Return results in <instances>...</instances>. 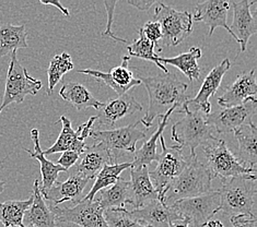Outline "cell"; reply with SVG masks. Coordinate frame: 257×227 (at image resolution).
Listing matches in <instances>:
<instances>
[{"instance_id": "obj_14", "label": "cell", "mask_w": 257, "mask_h": 227, "mask_svg": "<svg viewBox=\"0 0 257 227\" xmlns=\"http://www.w3.org/2000/svg\"><path fill=\"white\" fill-rule=\"evenodd\" d=\"M255 4L256 2L248 0L230 3V7L233 9V22L231 24L230 34L240 44L241 53L246 51L250 36L257 32L256 17L250 11V7Z\"/></svg>"}, {"instance_id": "obj_22", "label": "cell", "mask_w": 257, "mask_h": 227, "mask_svg": "<svg viewBox=\"0 0 257 227\" xmlns=\"http://www.w3.org/2000/svg\"><path fill=\"white\" fill-rule=\"evenodd\" d=\"M130 190V205L133 208H139L152 200H159V193L150 179L148 166L131 168Z\"/></svg>"}, {"instance_id": "obj_40", "label": "cell", "mask_w": 257, "mask_h": 227, "mask_svg": "<svg viewBox=\"0 0 257 227\" xmlns=\"http://www.w3.org/2000/svg\"><path fill=\"white\" fill-rule=\"evenodd\" d=\"M230 223L233 227H256V216H253V215L231 216Z\"/></svg>"}, {"instance_id": "obj_3", "label": "cell", "mask_w": 257, "mask_h": 227, "mask_svg": "<svg viewBox=\"0 0 257 227\" xmlns=\"http://www.w3.org/2000/svg\"><path fill=\"white\" fill-rule=\"evenodd\" d=\"M220 195V211L226 215H253L256 205V175H240L222 179L217 190Z\"/></svg>"}, {"instance_id": "obj_43", "label": "cell", "mask_w": 257, "mask_h": 227, "mask_svg": "<svg viewBox=\"0 0 257 227\" xmlns=\"http://www.w3.org/2000/svg\"><path fill=\"white\" fill-rule=\"evenodd\" d=\"M169 227H189V222L186 218H177L171 222Z\"/></svg>"}, {"instance_id": "obj_10", "label": "cell", "mask_w": 257, "mask_h": 227, "mask_svg": "<svg viewBox=\"0 0 257 227\" xmlns=\"http://www.w3.org/2000/svg\"><path fill=\"white\" fill-rule=\"evenodd\" d=\"M182 218H186L189 227H201L220 212L218 191H209L198 197L183 199L170 206Z\"/></svg>"}, {"instance_id": "obj_20", "label": "cell", "mask_w": 257, "mask_h": 227, "mask_svg": "<svg viewBox=\"0 0 257 227\" xmlns=\"http://www.w3.org/2000/svg\"><path fill=\"white\" fill-rule=\"evenodd\" d=\"M128 213L138 222L150 227H169L174 219L182 218L172 207L167 206L160 200H152L142 207L128 210Z\"/></svg>"}, {"instance_id": "obj_31", "label": "cell", "mask_w": 257, "mask_h": 227, "mask_svg": "<svg viewBox=\"0 0 257 227\" xmlns=\"http://www.w3.org/2000/svg\"><path fill=\"white\" fill-rule=\"evenodd\" d=\"M99 193L100 195L96 200L100 202L104 211L108 208H124L126 204H130L131 200L130 181L120 177L113 186L101 190Z\"/></svg>"}, {"instance_id": "obj_23", "label": "cell", "mask_w": 257, "mask_h": 227, "mask_svg": "<svg viewBox=\"0 0 257 227\" xmlns=\"http://www.w3.org/2000/svg\"><path fill=\"white\" fill-rule=\"evenodd\" d=\"M39 179H35L33 183V201L31 206L24 214L23 225H32L34 227H55L56 218L50 205L46 203L40 190Z\"/></svg>"}, {"instance_id": "obj_36", "label": "cell", "mask_w": 257, "mask_h": 227, "mask_svg": "<svg viewBox=\"0 0 257 227\" xmlns=\"http://www.w3.org/2000/svg\"><path fill=\"white\" fill-rule=\"evenodd\" d=\"M104 218L108 227H150L131 216L126 207L108 208L104 211Z\"/></svg>"}, {"instance_id": "obj_30", "label": "cell", "mask_w": 257, "mask_h": 227, "mask_svg": "<svg viewBox=\"0 0 257 227\" xmlns=\"http://www.w3.org/2000/svg\"><path fill=\"white\" fill-rule=\"evenodd\" d=\"M201 57V50L198 47H192L187 53L180 54L172 58H159L160 64L173 66L189 79V81H198L200 78V68L198 59Z\"/></svg>"}, {"instance_id": "obj_46", "label": "cell", "mask_w": 257, "mask_h": 227, "mask_svg": "<svg viewBox=\"0 0 257 227\" xmlns=\"http://www.w3.org/2000/svg\"><path fill=\"white\" fill-rule=\"evenodd\" d=\"M23 227H34V226H32V225H24Z\"/></svg>"}, {"instance_id": "obj_24", "label": "cell", "mask_w": 257, "mask_h": 227, "mask_svg": "<svg viewBox=\"0 0 257 227\" xmlns=\"http://www.w3.org/2000/svg\"><path fill=\"white\" fill-rule=\"evenodd\" d=\"M31 138L34 143V151H30L29 149H24L26 152H28L30 156L32 158L38 159L40 162L41 166V175H42V181L40 183V190L41 193L47 191L48 189L54 186V183L57 181L58 174L62 171H67L65 168H63L59 165L51 162L50 159H47L41 149L40 144V131L38 129H32L31 130Z\"/></svg>"}, {"instance_id": "obj_15", "label": "cell", "mask_w": 257, "mask_h": 227, "mask_svg": "<svg viewBox=\"0 0 257 227\" xmlns=\"http://www.w3.org/2000/svg\"><path fill=\"white\" fill-rule=\"evenodd\" d=\"M256 71L252 69L238 75L233 83L226 87L224 93L218 99L220 107H234L248 101H256Z\"/></svg>"}, {"instance_id": "obj_19", "label": "cell", "mask_w": 257, "mask_h": 227, "mask_svg": "<svg viewBox=\"0 0 257 227\" xmlns=\"http://www.w3.org/2000/svg\"><path fill=\"white\" fill-rule=\"evenodd\" d=\"M230 2L225 0H210V2L198 3L196 5V14L193 16V21L204 22L209 28L211 36L217 28H223L231 33L228 26V12Z\"/></svg>"}, {"instance_id": "obj_21", "label": "cell", "mask_w": 257, "mask_h": 227, "mask_svg": "<svg viewBox=\"0 0 257 227\" xmlns=\"http://www.w3.org/2000/svg\"><path fill=\"white\" fill-rule=\"evenodd\" d=\"M111 164H115L111 153L102 143L96 142L85 148L73 169L91 180L94 179L103 166Z\"/></svg>"}, {"instance_id": "obj_17", "label": "cell", "mask_w": 257, "mask_h": 227, "mask_svg": "<svg viewBox=\"0 0 257 227\" xmlns=\"http://www.w3.org/2000/svg\"><path fill=\"white\" fill-rule=\"evenodd\" d=\"M230 67L231 61L226 58L208 73L198 93L193 99H188V106H195V109L201 110L206 116L211 114V104L209 99L216 94V92L220 88V84L222 82L224 75L230 69Z\"/></svg>"}, {"instance_id": "obj_16", "label": "cell", "mask_w": 257, "mask_h": 227, "mask_svg": "<svg viewBox=\"0 0 257 227\" xmlns=\"http://www.w3.org/2000/svg\"><path fill=\"white\" fill-rule=\"evenodd\" d=\"M89 181L88 178L72 169L68 179L64 182L56 181L52 188L43 192L42 195L45 200L52 202L53 205H59L66 201H72L75 204L82 199V192Z\"/></svg>"}, {"instance_id": "obj_26", "label": "cell", "mask_w": 257, "mask_h": 227, "mask_svg": "<svg viewBox=\"0 0 257 227\" xmlns=\"http://www.w3.org/2000/svg\"><path fill=\"white\" fill-rule=\"evenodd\" d=\"M234 138L238 144V159L241 163L253 170H256L257 154V128L255 124L242 126L233 131Z\"/></svg>"}, {"instance_id": "obj_4", "label": "cell", "mask_w": 257, "mask_h": 227, "mask_svg": "<svg viewBox=\"0 0 257 227\" xmlns=\"http://www.w3.org/2000/svg\"><path fill=\"white\" fill-rule=\"evenodd\" d=\"M180 113H184L185 116L172 126L171 137L180 146L188 148L191 154H194L198 146L215 138L213 129L208 125L206 115L199 109H189L187 102L183 104Z\"/></svg>"}, {"instance_id": "obj_9", "label": "cell", "mask_w": 257, "mask_h": 227, "mask_svg": "<svg viewBox=\"0 0 257 227\" xmlns=\"http://www.w3.org/2000/svg\"><path fill=\"white\" fill-rule=\"evenodd\" d=\"M140 120L133 124L120 127L112 130H95L91 132V138H93L97 143H102L111 153L115 164H117L119 156L123 152L135 153L138 141L146 139V132L137 129Z\"/></svg>"}, {"instance_id": "obj_28", "label": "cell", "mask_w": 257, "mask_h": 227, "mask_svg": "<svg viewBox=\"0 0 257 227\" xmlns=\"http://www.w3.org/2000/svg\"><path fill=\"white\" fill-rule=\"evenodd\" d=\"M59 95L64 101L70 103L78 110H84L87 108L101 109L104 105V103L97 101L84 85L78 82L64 84L59 91Z\"/></svg>"}, {"instance_id": "obj_45", "label": "cell", "mask_w": 257, "mask_h": 227, "mask_svg": "<svg viewBox=\"0 0 257 227\" xmlns=\"http://www.w3.org/2000/svg\"><path fill=\"white\" fill-rule=\"evenodd\" d=\"M4 190H5V181L0 180V194L4 192Z\"/></svg>"}, {"instance_id": "obj_13", "label": "cell", "mask_w": 257, "mask_h": 227, "mask_svg": "<svg viewBox=\"0 0 257 227\" xmlns=\"http://www.w3.org/2000/svg\"><path fill=\"white\" fill-rule=\"evenodd\" d=\"M130 56L123 57L121 64L114 68L109 72H102L99 70L91 69H80L77 70L78 73H83L90 77H93L97 81H101L111 88L118 96L128 93V91L137 85L142 84L140 79H136L133 71L130 69Z\"/></svg>"}, {"instance_id": "obj_25", "label": "cell", "mask_w": 257, "mask_h": 227, "mask_svg": "<svg viewBox=\"0 0 257 227\" xmlns=\"http://www.w3.org/2000/svg\"><path fill=\"white\" fill-rule=\"evenodd\" d=\"M177 108H172L171 110L162 116L161 118H159V125L156 132L152 134L151 138L144 142L142 148L135 151V157L134 161L132 162L131 168H138L143 166H149L152 162H157L159 158V153H158V140L163 134V131L165 127H167L169 119Z\"/></svg>"}, {"instance_id": "obj_8", "label": "cell", "mask_w": 257, "mask_h": 227, "mask_svg": "<svg viewBox=\"0 0 257 227\" xmlns=\"http://www.w3.org/2000/svg\"><path fill=\"white\" fill-rule=\"evenodd\" d=\"M155 21L160 24L164 46H177L193 32V16L177 11L162 3L155 8Z\"/></svg>"}, {"instance_id": "obj_37", "label": "cell", "mask_w": 257, "mask_h": 227, "mask_svg": "<svg viewBox=\"0 0 257 227\" xmlns=\"http://www.w3.org/2000/svg\"><path fill=\"white\" fill-rule=\"evenodd\" d=\"M143 32L146 35V38L155 45V48H157L158 53H161L162 47L159 46V41L162 39L160 24H159L157 21L147 22L143 28Z\"/></svg>"}, {"instance_id": "obj_33", "label": "cell", "mask_w": 257, "mask_h": 227, "mask_svg": "<svg viewBox=\"0 0 257 227\" xmlns=\"http://www.w3.org/2000/svg\"><path fill=\"white\" fill-rule=\"evenodd\" d=\"M132 163H121V164H111L105 165L95 176V181L91 188L90 192L85 195L83 200H94L96 194L101 190L106 189L109 186H113L114 183L120 178V174L127 168H131Z\"/></svg>"}, {"instance_id": "obj_42", "label": "cell", "mask_w": 257, "mask_h": 227, "mask_svg": "<svg viewBox=\"0 0 257 227\" xmlns=\"http://www.w3.org/2000/svg\"><path fill=\"white\" fill-rule=\"evenodd\" d=\"M41 4L45 5V6H54V7H56V8H57L60 12H62L63 15H65L66 17H69V16H70L68 9L63 7V5L60 4V3L58 2V0H56V2H44V0H41Z\"/></svg>"}, {"instance_id": "obj_32", "label": "cell", "mask_w": 257, "mask_h": 227, "mask_svg": "<svg viewBox=\"0 0 257 227\" xmlns=\"http://www.w3.org/2000/svg\"><path fill=\"white\" fill-rule=\"evenodd\" d=\"M32 201L31 195L28 200H9L0 203V222L4 227H23L24 214Z\"/></svg>"}, {"instance_id": "obj_29", "label": "cell", "mask_w": 257, "mask_h": 227, "mask_svg": "<svg viewBox=\"0 0 257 227\" xmlns=\"http://www.w3.org/2000/svg\"><path fill=\"white\" fill-rule=\"evenodd\" d=\"M28 47V33L24 24H0V58Z\"/></svg>"}, {"instance_id": "obj_35", "label": "cell", "mask_w": 257, "mask_h": 227, "mask_svg": "<svg viewBox=\"0 0 257 227\" xmlns=\"http://www.w3.org/2000/svg\"><path fill=\"white\" fill-rule=\"evenodd\" d=\"M73 68H75V66H73L72 59L69 54L63 53L53 57L47 69L48 94L52 93L54 91V88L62 81L63 77L66 73L73 70Z\"/></svg>"}, {"instance_id": "obj_1", "label": "cell", "mask_w": 257, "mask_h": 227, "mask_svg": "<svg viewBox=\"0 0 257 227\" xmlns=\"http://www.w3.org/2000/svg\"><path fill=\"white\" fill-rule=\"evenodd\" d=\"M149 96V106L145 117L140 120L146 128L154 125L156 118H161L172 108L182 106L188 101L187 84L181 81L175 73L139 78Z\"/></svg>"}, {"instance_id": "obj_11", "label": "cell", "mask_w": 257, "mask_h": 227, "mask_svg": "<svg viewBox=\"0 0 257 227\" xmlns=\"http://www.w3.org/2000/svg\"><path fill=\"white\" fill-rule=\"evenodd\" d=\"M50 207L55 218L60 223L76 224L80 227H108L104 218V210L96 199H81L71 206L52 204Z\"/></svg>"}, {"instance_id": "obj_38", "label": "cell", "mask_w": 257, "mask_h": 227, "mask_svg": "<svg viewBox=\"0 0 257 227\" xmlns=\"http://www.w3.org/2000/svg\"><path fill=\"white\" fill-rule=\"evenodd\" d=\"M104 5H105L106 12H107V24H106V30L103 32V36H108V38L113 39L116 42H120V43H124V44H127V40L118 38V36H116V34L112 31L114 12H115V7L116 5H117V2H104Z\"/></svg>"}, {"instance_id": "obj_12", "label": "cell", "mask_w": 257, "mask_h": 227, "mask_svg": "<svg viewBox=\"0 0 257 227\" xmlns=\"http://www.w3.org/2000/svg\"><path fill=\"white\" fill-rule=\"evenodd\" d=\"M257 102L248 101L234 107H220L216 112L206 116L208 125L218 133H230L237 128L253 124Z\"/></svg>"}, {"instance_id": "obj_27", "label": "cell", "mask_w": 257, "mask_h": 227, "mask_svg": "<svg viewBox=\"0 0 257 227\" xmlns=\"http://www.w3.org/2000/svg\"><path fill=\"white\" fill-rule=\"evenodd\" d=\"M58 122H62L63 128L58 139L56 140L50 149L43 151L44 155L54 154V153H63L66 151H72L81 155L84 152L87 145L84 141L80 138V132L77 129L75 131L71 127V121L66 116H62Z\"/></svg>"}, {"instance_id": "obj_2", "label": "cell", "mask_w": 257, "mask_h": 227, "mask_svg": "<svg viewBox=\"0 0 257 227\" xmlns=\"http://www.w3.org/2000/svg\"><path fill=\"white\" fill-rule=\"evenodd\" d=\"M211 181L212 176L206 165L199 161L196 153L189 154L186 167L168 187L163 203L170 207L180 200L209 192Z\"/></svg>"}, {"instance_id": "obj_5", "label": "cell", "mask_w": 257, "mask_h": 227, "mask_svg": "<svg viewBox=\"0 0 257 227\" xmlns=\"http://www.w3.org/2000/svg\"><path fill=\"white\" fill-rule=\"evenodd\" d=\"M201 148L206 158V166L209 169L212 178L219 177L222 180L240 175L256 174V170L244 166L222 139L213 138L208 140L201 144Z\"/></svg>"}, {"instance_id": "obj_39", "label": "cell", "mask_w": 257, "mask_h": 227, "mask_svg": "<svg viewBox=\"0 0 257 227\" xmlns=\"http://www.w3.org/2000/svg\"><path fill=\"white\" fill-rule=\"evenodd\" d=\"M79 157H80V155H79L78 153L72 151H66L62 153V155L58 158L56 164L68 171V169H70L77 164V162L79 161Z\"/></svg>"}, {"instance_id": "obj_34", "label": "cell", "mask_w": 257, "mask_h": 227, "mask_svg": "<svg viewBox=\"0 0 257 227\" xmlns=\"http://www.w3.org/2000/svg\"><path fill=\"white\" fill-rule=\"evenodd\" d=\"M139 38L133 42V44L127 46V51L130 53V57H137L140 59H145L156 64L164 73H169L167 67L160 64L159 58L160 56L155 52V45L146 38L143 32V28L138 30Z\"/></svg>"}, {"instance_id": "obj_41", "label": "cell", "mask_w": 257, "mask_h": 227, "mask_svg": "<svg viewBox=\"0 0 257 227\" xmlns=\"http://www.w3.org/2000/svg\"><path fill=\"white\" fill-rule=\"evenodd\" d=\"M133 7L137 8L138 10H142V11H146L150 9L152 6L158 4L156 0H128L127 2Z\"/></svg>"}, {"instance_id": "obj_6", "label": "cell", "mask_w": 257, "mask_h": 227, "mask_svg": "<svg viewBox=\"0 0 257 227\" xmlns=\"http://www.w3.org/2000/svg\"><path fill=\"white\" fill-rule=\"evenodd\" d=\"M161 153L159 154L158 166L149 171L152 185L159 193V200L163 202L164 194L173 179L179 176L187 165L188 157L183 154V148L177 145L168 146L163 136L160 137Z\"/></svg>"}, {"instance_id": "obj_44", "label": "cell", "mask_w": 257, "mask_h": 227, "mask_svg": "<svg viewBox=\"0 0 257 227\" xmlns=\"http://www.w3.org/2000/svg\"><path fill=\"white\" fill-rule=\"evenodd\" d=\"M201 227H224V225L222 224L221 220L219 219H210Z\"/></svg>"}, {"instance_id": "obj_7", "label": "cell", "mask_w": 257, "mask_h": 227, "mask_svg": "<svg viewBox=\"0 0 257 227\" xmlns=\"http://www.w3.org/2000/svg\"><path fill=\"white\" fill-rule=\"evenodd\" d=\"M43 83L28 73V70L20 64L17 52L10 55V65L6 79L5 93L0 113L12 103L21 104L28 95H36L42 89Z\"/></svg>"}, {"instance_id": "obj_18", "label": "cell", "mask_w": 257, "mask_h": 227, "mask_svg": "<svg viewBox=\"0 0 257 227\" xmlns=\"http://www.w3.org/2000/svg\"><path fill=\"white\" fill-rule=\"evenodd\" d=\"M100 110L101 113L96 116L97 124L112 127L120 119L143 110V105L135 99L132 93H126L118 96L116 100L104 103Z\"/></svg>"}]
</instances>
